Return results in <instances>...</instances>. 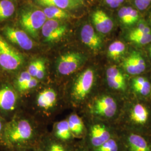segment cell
I'll return each instance as SVG.
<instances>
[{
    "mask_svg": "<svg viewBox=\"0 0 151 151\" xmlns=\"http://www.w3.org/2000/svg\"><path fill=\"white\" fill-rule=\"evenodd\" d=\"M73 145H68L57 139L51 134H44L35 151H72Z\"/></svg>",
    "mask_w": 151,
    "mask_h": 151,
    "instance_id": "13",
    "label": "cell"
},
{
    "mask_svg": "<svg viewBox=\"0 0 151 151\" xmlns=\"http://www.w3.org/2000/svg\"><path fill=\"white\" fill-rule=\"evenodd\" d=\"M7 121L0 115V143L2 138L4 132L6 124Z\"/></svg>",
    "mask_w": 151,
    "mask_h": 151,
    "instance_id": "33",
    "label": "cell"
},
{
    "mask_svg": "<svg viewBox=\"0 0 151 151\" xmlns=\"http://www.w3.org/2000/svg\"><path fill=\"white\" fill-rule=\"evenodd\" d=\"M123 151H151V146L142 135L131 133L122 139Z\"/></svg>",
    "mask_w": 151,
    "mask_h": 151,
    "instance_id": "16",
    "label": "cell"
},
{
    "mask_svg": "<svg viewBox=\"0 0 151 151\" xmlns=\"http://www.w3.org/2000/svg\"><path fill=\"white\" fill-rule=\"evenodd\" d=\"M95 82V72L91 68L83 71L73 81L70 87V96L72 103L83 101L90 93Z\"/></svg>",
    "mask_w": 151,
    "mask_h": 151,
    "instance_id": "5",
    "label": "cell"
},
{
    "mask_svg": "<svg viewBox=\"0 0 151 151\" xmlns=\"http://www.w3.org/2000/svg\"><path fill=\"white\" fill-rule=\"evenodd\" d=\"M122 66L125 71L131 75H137L146 70L145 60L138 52L134 51L124 59Z\"/></svg>",
    "mask_w": 151,
    "mask_h": 151,
    "instance_id": "15",
    "label": "cell"
},
{
    "mask_svg": "<svg viewBox=\"0 0 151 151\" xmlns=\"http://www.w3.org/2000/svg\"><path fill=\"white\" fill-rule=\"evenodd\" d=\"M26 63L25 55L0 34V72L1 76L10 78L24 69Z\"/></svg>",
    "mask_w": 151,
    "mask_h": 151,
    "instance_id": "3",
    "label": "cell"
},
{
    "mask_svg": "<svg viewBox=\"0 0 151 151\" xmlns=\"http://www.w3.org/2000/svg\"><path fill=\"white\" fill-rule=\"evenodd\" d=\"M38 2L41 5L54 6L63 10L73 9L80 4L76 0H38Z\"/></svg>",
    "mask_w": 151,
    "mask_h": 151,
    "instance_id": "23",
    "label": "cell"
},
{
    "mask_svg": "<svg viewBox=\"0 0 151 151\" xmlns=\"http://www.w3.org/2000/svg\"><path fill=\"white\" fill-rule=\"evenodd\" d=\"M92 20L96 29L100 33L107 34L113 28V20L102 10L95 11L92 14Z\"/></svg>",
    "mask_w": 151,
    "mask_h": 151,
    "instance_id": "19",
    "label": "cell"
},
{
    "mask_svg": "<svg viewBox=\"0 0 151 151\" xmlns=\"http://www.w3.org/2000/svg\"><path fill=\"white\" fill-rule=\"evenodd\" d=\"M76 1H77L78 2H79L80 4H81L82 2V0H76Z\"/></svg>",
    "mask_w": 151,
    "mask_h": 151,
    "instance_id": "37",
    "label": "cell"
},
{
    "mask_svg": "<svg viewBox=\"0 0 151 151\" xmlns=\"http://www.w3.org/2000/svg\"><path fill=\"white\" fill-rule=\"evenodd\" d=\"M35 151L34 150H30V151Z\"/></svg>",
    "mask_w": 151,
    "mask_h": 151,
    "instance_id": "39",
    "label": "cell"
},
{
    "mask_svg": "<svg viewBox=\"0 0 151 151\" xmlns=\"http://www.w3.org/2000/svg\"><path fill=\"white\" fill-rule=\"evenodd\" d=\"M118 109L117 103L113 97L104 95L97 98L92 106V112L95 115L106 118L113 117Z\"/></svg>",
    "mask_w": 151,
    "mask_h": 151,
    "instance_id": "11",
    "label": "cell"
},
{
    "mask_svg": "<svg viewBox=\"0 0 151 151\" xmlns=\"http://www.w3.org/2000/svg\"><path fill=\"white\" fill-rule=\"evenodd\" d=\"M81 40L89 48L97 51L101 48L102 40L91 25L85 24L81 31Z\"/></svg>",
    "mask_w": 151,
    "mask_h": 151,
    "instance_id": "18",
    "label": "cell"
},
{
    "mask_svg": "<svg viewBox=\"0 0 151 151\" xmlns=\"http://www.w3.org/2000/svg\"><path fill=\"white\" fill-rule=\"evenodd\" d=\"M43 132L38 120L24 109L7 122L0 143L2 151L34 150Z\"/></svg>",
    "mask_w": 151,
    "mask_h": 151,
    "instance_id": "1",
    "label": "cell"
},
{
    "mask_svg": "<svg viewBox=\"0 0 151 151\" xmlns=\"http://www.w3.org/2000/svg\"><path fill=\"white\" fill-rule=\"evenodd\" d=\"M134 90L142 96L148 95L151 91L150 82L143 77H135L132 81Z\"/></svg>",
    "mask_w": 151,
    "mask_h": 151,
    "instance_id": "25",
    "label": "cell"
},
{
    "mask_svg": "<svg viewBox=\"0 0 151 151\" xmlns=\"http://www.w3.org/2000/svg\"><path fill=\"white\" fill-rule=\"evenodd\" d=\"M150 18H151V15H150Z\"/></svg>",
    "mask_w": 151,
    "mask_h": 151,
    "instance_id": "40",
    "label": "cell"
},
{
    "mask_svg": "<svg viewBox=\"0 0 151 151\" xmlns=\"http://www.w3.org/2000/svg\"><path fill=\"white\" fill-rule=\"evenodd\" d=\"M91 151H123L122 140L112 137L102 145L90 150Z\"/></svg>",
    "mask_w": 151,
    "mask_h": 151,
    "instance_id": "27",
    "label": "cell"
},
{
    "mask_svg": "<svg viewBox=\"0 0 151 151\" xmlns=\"http://www.w3.org/2000/svg\"><path fill=\"white\" fill-rule=\"evenodd\" d=\"M149 33H151L150 27H147V25H145L144 24H140L138 27H136L130 32L128 38H133V37L145 35Z\"/></svg>",
    "mask_w": 151,
    "mask_h": 151,
    "instance_id": "30",
    "label": "cell"
},
{
    "mask_svg": "<svg viewBox=\"0 0 151 151\" xmlns=\"http://www.w3.org/2000/svg\"><path fill=\"white\" fill-rule=\"evenodd\" d=\"M125 51V45L121 41H115L111 44L108 48V57L113 60L120 58Z\"/></svg>",
    "mask_w": 151,
    "mask_h": 151,
    "instance_id": "28",
    "label": "cell"
},
{
    "mask_svg": "<svg viewBox=\"0 0 151 151\" xmlns=\"http://www.w3.org/2000/svg\"><path fill=\"white\" fill-rule=\"evenodd\" d=\"M59 93L53 86L42 83L27 97L22 99V109L34 116L49 115L58 106Z\"/></svg>",
    "mask_w": 151,
    "mask_h": 151,
    "instance_id": "2",
    "label": "cell"
},
{
    "mask_svg": "<svg viewBox=\"0 0 151 151\" xmlns=\"http://www.w3.org/2000/svg\"><path fill=\"white\" fill-rule=\"evenodd\" d=\"M72 151H91L86 145L79 146H73Z\"/></svg>",
    "mask_w": 151,
    "mask_h": 151,
    "instance_id": "34",
    "label": "cell"
},
{
    "mask_svg": "<svg viewBox=\"0 0 151 151\" xmlns=\"http://www.w3.org/2000/svg\"><path fill=\"white\" fill-rule=\"evenodd\" d=\"M47 17L43 10L27 9L22 11L19 23L27 34L32 39H38L39 30L47 21Z\"/></svg>",
    "mask_w": 151,
    "mask_h": 151,
    "instance_id": "6",
    "label": "cell"
},
{
    "mask_svg": "<svg viewBox=\"0 0 151 151\" xmlns=\"http://www.w3.org/2000/svg\"><path fill=\"white\" fill-rule=\"evenodd\" d=\"M108 86L115 90L125 91L127 88L126 80L123 73L116 66H111L106 72Z\"/></svg>",
    "mask_w": 151,
    "mask_h": 151,
    "instance_id": "17",
    "label": "cell"
},
{
    "mask_svg": "<svg viewBox=\"0 0 151 151\" xmlns=\"http://www.w3.org/2000/svg\"><path fill=\"white\" fill-rule=\"evenodd\" d=\"M116 1L117 2V3L119 5H120L124 2V0H116Z\"/></svg>",
    "mask_w": 151,
    "mask_h": 151,
    "instance_id": "36",
    "label": "cell"
},
{
    "mask_svg": "<svg viewBox=\"0 0 151 151\" xmlns=\"http://www.w3.org/2000/svg\"><path fill=\"white\" fill-rule=\"evenodd\" d=\"M149 113L146 107L137 104L132 108L130 113V119L135 124H145L148 119Z\"/></svg>",
    "mask_w": 151,
    "mask_h": 151,
    "instance_id": "21",
    "label": "cell"
},
{
    "mask_svg": "<svg viewBox=\"0 0 151 151\" xmlns=\"http://www.w3.org/2000/svg\"><path fill=\"white\" fill-rule=\"evenodd\" d=\"M0 76H1V72H0Z\"/></svg>",
    "mask_w": 151,
    "mask_h": 151,
    "instance_id": "41",
    "label": "cell"
},
{
    "mask_svg": "<svg viewBox=\"0 0 151 151\" xmlns=\"http://www.w3.org/2000/svg\"><path fill=\"white\" fill-rule=\"evenodd\" d=\"M151 0H134V4L139 10H145L150 5Z\"/></svg>",
    "mask_w": 151,
    "mask_h": 151,
    "instance_id": "32",
    "label": "cell"
},
{
    "mask_svg": "<svg viewBox=\"0 0 151 151\" xmlns=\"http://www.w3.org/2000/svg\"><path fill=\"white\" fill-rule=\"evenodd\" d=\"M17 92L23 99L35 91L42 83L22 69L9 78Z\"/></svg>",
    "mask_w": 151,
    "mask_h": 151,
    "instance_id": "9",
    "label": "cell"
},
{
    "mask_svg": "<svg viewBox=\"0 0 151 151\" xmlns=\"http://www.w3.org/2000/svg\"><path fill=\"white\" fill-rule=\"evenodd\" d=\"M129 39L134 43L139 45H146L150 43L151 42V33L130 38Z\"/></svg>",
    "mask_w": 151,
    "mask_h": 151,
    "instance_id": "31",
    "label": "cell"
},
{
    "mask_svg": "<svg viewBox=\"0 0 151 151\" xmlns=\"http://www.w3.org/2000/svg\"><path fill=\"white\" fill-rule=\"evenodd\" d=\"M112 137L113 136L105 125L95 124L90 129L86 145L91 150L102 145Z\"/></svg>",
    "mask_w": 151,
    "mask_h": 151,
    "instance_id": "12",
    "label": "cell"
},
{
    "mask_svg": "<svg viewBox=\"0 0 151 151\" xmlns=\"http://www.w3.org/2000/svg\"><path fill=\"white\" fill-rule=\"evenodd\" d=\"M15 7L10 0L0 1V22L10 18L15 12Z\"/></svg>",
    "mask_w": 151,
    "mask_h": 151,
    "instance_id": "29",
    "label": "cell"
},
{
    "mask_svg": "<svg viewBox=\"0 0 151 151\" xmlns=\"http://www.w3.org/2000/svg\"><path fill=\"white\" fill-rule=\"evenodd\" d=\"M25 70L42 83H46L48 78L47 62L43 57H35L29 61L24 67Z\"/></svg>",
    "mask_w": 151,
    "mask_h": 151,
    "instance_id": "14",
    "label": "cell"
},
{
    "mask_svg": "<svg viewBox=\"0 0 151 151\" xmlns=\"http://www.w3.org/2000/svg\"><path fill=\"white\" fill-rule=\"evenodd\" d=\"M2 33L6 39L20 52L32 51L36 46L32 38L23 30L7 25L3 28Z\"/></svg>",
    "mask_w": 151,
    "mask_h": 151,
    "instance_id": "8",
    "label": "cell"
},
{
    "mask_svg": "<svg viewBox=\"0 0 151 151\" xmlns=\"http://www.w3.org/2000/svg\"><path fill=\"white\" fill-rule=\"evenodd\" d=\"M150 55H151V47H150Z\"/></svg>",
    "mask_w": 151,
    "mask_h": 151,
    "instance_id": "38",
    "label": "cell"
},
{
    "mask_svg": "<svg viewBox=\"0 0 151 151\" xmlns=\"http://www.w3.org/2000/svg\"><path fill=\"white\" fill-rule=\"evenodd\" d=\"M43 11L48 19L59 20L70 17V15L67 11L54 6H47Z\"/></svg>",
    "mask_w": 151,
    "mask_h": 151,
    "instance_id": "26",
    "label": "cell"
},
{
    "mask_svg": "<svg viewBox=\"0 0 151 151\" xmlns=\"http://www.w3.org/2000/svg\"><path fill=\"white\" fill-rule=\"evenodd\" d=\"M118 16L120 22L126 25L134 24L139 18L138 11L131 7L121 8L118 12Z\"/></svg>",
    "mask_w": 151,
    "mask_h": 151,
    "instance_id": "22",
    "label": "cell"
},
{
    "mask_svg": "<svg viewBox=\"0 0 151 151\" xmlns=\"http://www.w3.org/2000/svg\"><path fill=\"white\" fill-rule=\"evenodd\" d=\"M52 135L57 139L68 145H72L73 135L70 131L67 120H63L55 123Z\"/></svg>",
    "mask_w": 151,
    "mask_h": 151,
    "instance_id": "20",
    "label": "cell"
},
{
    "mask_svg": "<svg viewBox=\"0 0 151 151\" xmlns=\"http://www.w3.org/2000/svg\"><path fill=\"white\" fill-rule=\"evenodd\" d=\"M67 32V26L57 20H47L42 28L44 42L53 44L60 41Z\"/></svg>",
    "mask_w": 151,
    "mask_h": 151,
    "instance_id": "10",
    "label": "cell"
},
{
    "mask_svg": "<svg viewBox=\"0 0 151 151\" xmlns=\"http://www.w3.org/2000/svg\"><path fill=\"white\" fill-rule=\"evenodd\" d=\"M82 54L77 52H67L60 54L55 64L56 75L65 77L73 74L83 62Z\"/></svg>",
    "mask_w": 151,
    "mask_h": 151,
    "instance_id": "7",
    "label": "cell"
},
{
    "mask_svg": "<svg viewBox=\"0 0 151 151\" xmlns=\"http://www.w3.org/2000/svg\"><path fill=\"white\" fill-rule=\"evenodd\" d=\"M70 131L73 136L80 137L84 132V125L80 117L76 114H72L67 119Z\"/></svg>",
    "mask_w": 151,
    "mask_h": 151,
    "instance_id": "24",
    "label": "cell"
},
{
    "mask_svg": "<svg viewBox=\"0 0 151 151\" xmlns=\"http://www.w3.org/2000/svg\"><path fill=\"white\" fill-rule=\"evenodd\" d=\"M22 98L9 78L0 76V115L7 122L22 109Z\"/></svg>",
    "mask_w": 151,
    "mask_h": 151,
    "instance_id": "4",
    "label": "cell"
},
{
    "mask_svg": "<svg viewBox=\"0 0 151 151\" xmlns=\"http://www.w3.org/2000/svg\"><path fill=\"white\" fill-rule=\"evenodd\" d=\"M106 4L109 6L111 8H116L119 6L118 4L116 1V0H105Z\"/></svg>",
    "mask_w": 151,
    "mask_h": 151,
    "instance_id": "35",
    "label": "cell"
}]
</instances>
